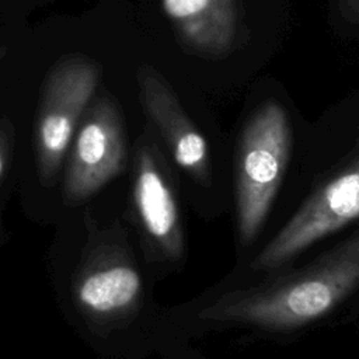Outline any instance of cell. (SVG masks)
I'll list each match as a JSON object with an SVG mask.
<instances>
[{"label":"cell","mask_w":359,"mask_h":359,"mask_svg":"<svg viewBox=\"0 0 359 359\" xmlns=\"http://www.w3.org/2000/svg\"><path fill=\"white\" fill-rule=\"evenodd\" d=\"M359 289V231L302 271L226 302L209 317L280 330L307 324Z\"/></svg>","instance_id":"1"},{"label":"cell","mask_w":359,"mask_h":359,"mask_svg":"<svg viewBox=\"0 0 359 359\" xmlns=\"http://www.w3.org/2000/svg\"><path fill=\"white\" fill-rule=\"evenodd\" d=\"M359 217V153L324 182L264 247L257 269H275Z\"/></svg>","instance_id":"3"},{"label":"cell","mask_w":359,"mask_h":359,"mask_svg":"<svg viewBox=\"0 0 359 359\" xmlns=\"http://www.w3.org/2000/svg\"><path fill=\"white\" fill-rule=\"evenodd\" d=\"M98 77L97 65L81 56L62 60L48 76L36 126L38 171L43 180H53Z\"/></svg>","instance_id":"4"},{"label":"cell","mask_w":359,"mask_h":359,"mask_svg":"<svg viewBox=\"0 0 359 359\" xmlns=\"http://www.w3.org/2000/svg\"><path fill=\"white\" fill-rule=\"evenodd\" d=\"M0 55H1V52H0Z\"/></svg>","instance_id":"11"},{"label":"cell","mask_w":359,"mask_h":359,"mask_svg":"<svg viewBox=\"0 0 359 359\" xmlns=\"http://www.w3.org/2000/svg\"><path fill=\"white\" fill-rule=\"evenodd\" d=\"M3 171H4V158H3V154L0 153V177L3 175Z\"/></svg>","instance_id":"10"},{"label":"cell","mask_w":359,"mask_h":359,"mask_svg":"<svg viewBox=\"0 0 359 359\" xmlns=\"http://www.w3.org/2000/svg\"><path fill=\"white\" fill-rule=\"evenodd\" d=\"M137 79L144 109L160 129L177 164L196 181L208 184L210 170L205 137L184 114L177 97L153 67L139 69Z\"/></svg>","instance_id":"6"},{"label":"cell","mask_w":359,"mask_h":359,"mask_svg":"<svg viewBox=\"0 0 359 359\" xmlns=\"http://www.w3.org/2000/svg\"><path fill=\"white\" fill-rule=\"evenodd\" d=\"M180 36L206 55H224L236 41L238 7L236 0H161Z\"/></svg>","instance_id":"7"},{"label":"cell","mask_w":359,"mask_h":359,"mask_svg":"<svg viewBox=\"0 0 359 359\" xmlns=\"http://www.w3.org/2000/svg\"><path fill=\"white\" fill-rule=\"evenodd\" d=\"M290 125L282 105L268 101L244 128L237 163V213L243 241L259 231L290 154Z\"/></svg>","instance_id":"2"},{"label":"cell","mask_w":359,"mask_h":359,"mask_svg":"<svg viewBox=\"0 0 359 359\" xmlns=\"http://www.w3.org/2000/svg\"><path fill=\"white\" fill-rule=\"evenodd\" d=\"M140 287L137 271L114 265L87 275L77 289V297L93 313H112L128 307L137 297Z\"/></svg>","instance_id":"9"},{"label":"cell","mask_w":359,"mask_h":359,"mask_svg":"<svg viewBox=\"0 0 359 359\" xmlns=\"http://www.w3.org/2000/svg\"><path fill=\"white\" fill-rule=\"evenodd\" d=\"M133 196L146 231L170 252H175L181 245L177 203L147 150L137 154Z\"/></svg>","instance_id":"8"},{"label":"cell","mask_w":359,"mask_h":359,"mask_svg":"<svg viewBox=\"0 0 359 359\" xmlns=\"http://www.w3.org/2000/svg\"><path fill=\"white\" fill-rule=\"evenodd\" d=\"M125 137L119 114L101 100L86 115L73 143L65 189L72 201L91 196L123 167Z\"/></svg>","instance_id":"5"}]
</instances>
